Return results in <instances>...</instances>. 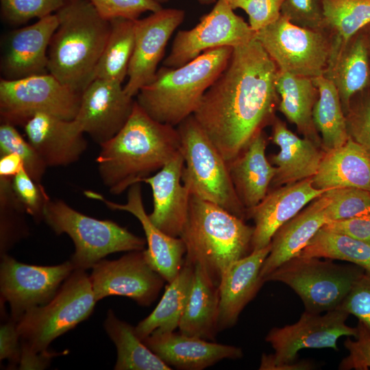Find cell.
<instances>
[{
	"instance_id": "46",
	"label": "cell",
	"mask_w": 370,
	"mask_h": 370,
	"mask_svg": "<svg viewBox=\"0 0 370 370\" xmlns=\"http://www.w3.org/2000/svg\"><path fill=\"white\" fill-rule=\"evenodd\" d=\"M357 329L356 340L347 338L344 342L349 354L341 360L339 369L367 370L370 368V332L360 321Z\"/></svg>"
},
{
	"instance_id": "26",
	"label": "cell",
	"mask_w": 370,
	"mask_h": 370,
	"mask_svg": "<svg viewBox=\"0 0 370 370\" xmlns=\"http://www.w3.org/2000/svg\"><path fill=\"white\" fill-rule=\"evenodd\" d=\"M272 125V141L280 151L270 158L271 163L277 169L271 184H288L312 178L325 152L321 151L310 139L297 136L278 119L274 118Z\"/></svg>"
},
{
	"instance_id": "38",
	"label": "cell",
	"mask_w": 370,
	"mask_h": 370,
	"mask_svg": "<svg viewBox=\"0 0 370 370\" xmlns=\"http://www.w3.org/2000/svg\"><path fill=\"white\" fill-rule=\"evenodd\" d=\"M26 214L12 189V179L0 177L1 255L7 254L16 243L29 234Z\"/></svg>"
},
{
	"instance_id": "19",
	"label": "cell",
	"mask_w": 370,
	"mask_h": 370,
	"mask_svg": "<svg viewBox=\"0 0 370 370\" xmlns=\"http://www.w3.org/2000/svg\"><path fill=\"white\" fill-rule=\"evenodd\" d=\"M58 26L56 14L10 33L1 61L3 78L17 79L49 73L48 49Z\"/></svg>"
},
{
	"instance_id": "27",
	"label": "cell",
	"mask_w": 370,
	"mask_h": 370,
	"mask_svg": "<svg viewBox=\"0 0 370 370\" xmlns=\"http://www.w3.org/2000/svg\"><path fill=\"white\" fill-rule=\"evenodd\" d=\"M266 145L264 134L260 131L239 155L227 162L235 190L246 211L264 199L276 174V167L266 157Z\"/></svg>"
},
{
	"instance_id": "33",
	"label": "cell",
	"mask_w": 370,
	"mask_h": 370,
	"mask_svg": "<svg viewBox=\"0 0 370 370\" xmlns=\"http://www.w3.org/2000/svg\"><path fill=\"white\" fill-rule=\"evenodd\" d=\"M108 335L116 347V370H171L137 336L135 327L118 319L109 310L103 323Z\"/></svg>"
},
{
	"instance_id": "14",
	"label": "cell",
	"mask_w": 370,
	"mask_h": 370,
	"mask_svg": "<svg viewBox=\"0 0 370 370\" xmlns=\"http://www.w3.org/2000/svg\"><path fill=\"white\" fill-rule=\"evenodd\" d=\"M74 270L70 260L40 266L18 262L7 254L1 255V298L9 304L11 318L17 322L29 310L49 302Z\"/></svg>"
},
{
	"instance_id": "22",
	"label": "cell",
	"mask_w": 370,
	"mask_h": 370,
	"mask_svg": "<svg viewBox=\"0 0 370 370\" xmlns=\"http://www.w3.org/2000/svg\"><path fill=\"white\" fill-rule=\"evenodd\" d=\"M184 160L181 151L155 174L142 180L152 190L151 221L173 237H180L187 220L190 193L182 181Z\"/></svg>"
},
{
	"instance_id": "28",
	"label": "cell",
	"mask_w": 370,
	"mask_h": 370,
	"mask_svg": "<svg viewBox=\"0 0 370 370\" xmlns=\"http://www.w3.org/2000/svg\"><path fill=\"white\" fill-rule=\"evenodd\" d=\"M312 182L322 190L357 188L370 191V151L349 136L344 145L325 153Z\"/></svg>"
},
{
	"instance_id": "36",
	"label": "cell",
	"mask_w": 370,
	"mask_h": 370,
	"mask_svg": "<svg viewBox=\"0 0 370 370\" xmlns=\"http://www.w3.org/2000/svg\"><path fill=\"white\" fill-rule=\"evenodd\" d=\"M324 30L332 43L347 42L370 24V0H322Z\"/></svg>"
},
{
	"instance_id": "16",
	"label": "cell",
	"mask_w": 370,
	"mask_h": 370,
	"mask_svg": "<svg viewBox=\"0 0 370 370\" xmlns=\"http://www.w3.org/2000/svg\"><path fill=\"white\" fill-rule=\"evenodd\" d=\"M185 18L177 8H162L143 18L134 20V47L129 64L125 92L136 96L155 77L168 41Z\"/></svg>"
},
{
	"instance_id": "12",
	"label": "cell",
	"mask_w": 370,
	"mask_h": 370,
	"mask_svg": "<svg viewBox=\"0 0 370 370\" xmlns=\"http://www.w3.org/2000/svg\"><path fill=\"white\" fill-rule=\"evenodd\" d=\"M255 38L280 71L310 78L324 74L332 47L325 30L296 25L282 15L256 32Z\"/></svg>"
},
{
	"instance_id": "25",
	"label": "cell",
	"mask_w": 370,
	"mask_h": 370,
	"mask_svg": "<svg viewBox=\"0 0 370 370\" xmlns=\"http://www.w3.org/2000/svg\"><path fill=\"white\" fill-rule=\"evenodd\" d=\"M330 200L328 190L275 232L271 242L270 252L261 267L260 275L262 281L283 263L299 256L328 222L325 208Z\"/></svg>"
},
{
	"instance_id": "13",
	"label": "cell",
	"mask_w": 370,
	"mask_h": 370,
	"mask_svg": "<svg viewBox=\"0 0 370 370\" xmlns=\"http://www.w3.org/2000/svg\"><path fill=\"white\" fill-rule=\"evenodd\" d=\"M255 34L225 0H217L196 26L177 33L163 66L180 67L206 50L246 43L255 37Z\"/></svg>"
},
{
	"instance_id": "51",
	"label": "cell",
	"mask_w": 370,
	"mask_h": 370,
	"mask_svg": "<svg viewBox=\"0 0 370 370\" xmlns=\"http://www.w3.org/2000/svg\"><path fill=\"white\" fill-rule=\"evenodd\" d=\"M22 168L23 161L16 153H9L0 156V177L12 179Z\"/></svg>"
},
{
	"instance_id": "31",
	"label": "cell",
	"mask_w": 370,
	"mask_h": 370,
	"mask_svg": "<svg viewBox=\"0 0 370 370\" xmlns=\"http://www.w3.org/2000/svg\"><path fill=\"white\" fill-rule=\"evenodd\" d=\"M275 87L280 97L279 110L297 126L306 138L319 144V138L312 119L319 91L312 78L278 69Z\"/></svg>"
},
{
	"instance_id": "17",
	"label": "cell",
	"mask_w": 370,
	"mask_h": 370,
	"mask_svg": "<svg viewBox=\"0 0 370 370\" xmlns=\"http://www.w3.org/2000/svg\"><path fill=\"white\" fill-rule=\"evenodd\" d=\"M135 104L122 84L95 78L82 94L74 119L99 145L114 137L129 119Z\"/></svg>"
},
{
	"instance_id": "41",
	"label": "cell",
	"mask_w": 370,
	"mask_h": 370,
	"mask_svg": "<svg viewBox=\"0 0 370 370\" xmlns=\"http://www.w3.org/2000/svg\"><path fill=\"white\" fill-rule=\"evenodd\" d=\"M70 0H0L3 19L12 25H21L32 18L55 14Z\"/></svg>"
},
{
	"instance_id": "2",
	"label": "cell",
	"mask_w": 370,
	"mask_h": 370,
	"mask_svg": "<svg viewBox=\"0 0 370 370\" xmlns=\"http://www.w3.org/2000/svg\"><path fill=\"white\" fill-rule=\"evenodd\" d=\"M96 159L101 180L119 195L158 171L180 152L175 127L151 118L136 103L122 129L100 145Z\"/></svg>"
},
{
	"instance_id": "50",
	"label": "cell",
	"mask_w": 370,
	"mask_h": 370,
	"mask_svg": "<svg viewBox=\"0 0 370 370\" xmlns=\"http://www.w3.org/2000/svg\"><path fill=\"white\" fill-rule=\"evenodd\" d=\"M346 121L349 136L370 151V101Z\"/></svg>"
},
{
	"instance_id": "29",
	"label": "cell",
	"mask_w": 370,
	"mask_h": 370,
	"mask_svg": "<svg viewBox=\"0 0 370 370\" xmlns=\"http://www.w3.org/2000/svg\"><path fill=\"white\" fill-rule=\"evenodd\" d=\"M323 75L336 88L345 112L352 97L363 90L369 79L368 50L364 38L353 40L352 37L343 45L332 44Z\"/></svg>"
},
{
	"instance_id": "11",
	"label": "cell",
	"mask_w": 370,
	"mask_h": 370,
	"mask_svg": "<svg viewBox=\"0 0 370 370\" xmlns=\"http://www.w3.org/2000/svg\"><path fill=\"white\" fill-rule=\"evenodd\" d=\"M82 93L62 84L50 73L17 79L0 80L1 123L24 125L36 113H47L73 120Z\"/></svg>"
},
{
	"instance_id": "45",
	"label": "cell",
	"mask_w": 370,
	"mask_h": 370,
	"mask_svg": "<svg viewBox=\"0 0 370 370\" xmlns=\"http://www.w3.org/2000/svg\"><path fill=\"white\" fill-rule=\"evenodd\" d=\"M234 10H243L249 25L255 32L276 21L281 16L284 0H225Z\"/></svg>"
},
{
	"instance_id": "8",
	"label": "cell",
	"mask_w": 370,
	"mask_h": 370,
	"mask_svg": "<svg viewBox=\"0 0 370 370\" xmlns=\"http://www.w3.org/2000/svg\"><path fill=\"white\" fill-rule=\"evenodd\" d=\"M43 221L57 234H67L75 251L70 261L75 269L86 270L110 254L143 250L146 240L110 220L87 216L60 199H49Z\"/></svg>"
},
{
	"instance_id": "21",
	"label": "cell",
	"mask_w": 370,
	"mask_h": 370,
	"mask_svg": "<svg viewBox=\"0 0 370 370\" xmlns=\"http://www.w3.org/2000/svg\"><path fill=\"white\" fill-rule=\"evenodd\" d=\"M27 140L47 166H67L87 148L84 132L75 120L36 113L23 125Z\"/></svg>"
},
{
	"instance_id": "47",
	"label": "cell",
	"mask_w": 370,
	"mask_h": 370,
	"mask_svg": "<svg viewBox=\"0 0 370 370\" xmlns=\"http://www.w3.org/2000/svg\"><path fill=\"white\" fill-rule=\"evenodd\" d=\"M338 308L356 316L370 332V275H361Z\"/></svg>"
},
{
	"instance_id": "24",
	"label": "cell",
	"mask_w": 370,
	"mask_h": 370,
	"mask_svg": "<svg viewBox=\"0 0 370 370\" xmlns=\"http://www.w3.org/2000/svg\"><path fill=\"white\" fill-rule=\"evenodd\" d=\"M271 247L270 243L252 251L232 264L223 275L219 286V332L235 325L243 308L264 283L260 273Z\"/></svg>"
},
{
	"instance_id": "1",
	"label": "cell",
	"mask_w": 370,
	"mask_h": 370,
	"mask_svg": "<svg viewBox=\"0 0 370 370\" xmlns=\"http://www.w3.org/2000/svg\"><path fill=\"white\" fill-rule=\"evenodd\" d=\"M278 72L276 64L255 37L236 46L193 113L227 162L273 121L279 101Z\"/></svg>"
},
{
	"instance_id": "32",
	"label": "cell",
	"mask_w": 370,
	"mask_h": 370,
	"mask_svg": "<svg viewBox=\"0 0 370 370\" xmlns=\"http://www.w3.org/2000/svg\"><path fill=\"white\" fill-rule=\"evenodd\" d=\"M194 271V266L184 261L177 275L168 283L155 309L135 327V332L142 341L151 333L174 332L179 327L190 294Z\"/></svg>"
},
{
	"instance_id": "9",
	"label": "cell",
	"mask_w": 370,
	"mask_h": 370,
	"mask_svg": "<svg viewBox=\"0 0 370 370\" xmlns=\"http://www.w3.org/2000/svg\"><path fill=\"white\" fill-rule=\"evenodd\" d=\"M365 273L360 267L338 264L332 259L297 256L283 263L263 279L291 287L306 310L321 313L338 309L356 282Z\"/></svg>"
},
{
	"instance_id": "44",
	"label": "cell",
	"mask_w": 370,
	"mask_h": 370,
	"mask_svg": "<svg viewBox=\"0 0 370 370\" xmlns=\"http://www.w3.org/2000/svg\"><path fill=\"white\" fill-rule=\"evenodd\" d=\"M281 15L296 25L324 30L322 0H284Z\"/></svg>"
},
{
	"instance_id": "35",
	"label": "cell",
	"mask_w": 370,
	"mask_h": 370,
	"mask_svg": "<svg viewBox=\"0 0 370 370\" xmlns=\"http://www.w3.org/2000/svg\"><path fill=\"white\" fill-rule=\"evenodd\" d=\"M110 23L109 36L96 67L95 78L122 84L127 76L134 47V20L117 18Z\"/></svg>"
},
{
	"instance_id": "20",
	"label": "cell",
	"mask_w": 370,
	"mask_h": 370,
	"mask_svg": "<svg viewBox=\"0 0 370 370\" xmlns=\"http://www.w3.org/2000/svg\"><path fill=\"white\" fill-rule=\"evenodd\" d=\"M327 190L315 188L312 178L306 179L267 194L256 206L247 209V217L254 221L251 251L269 245L284 223Z\"/></svg>"
},
{
	"instance_id": "7",
	"label": "cell",
	"mask_w": 370,
	"mask_h": 370,
	"mask_svg": "<svg viewBox=\"0 0 370 370\" xmlns=\"http://www.w3.org/2000/svg\"><path fill=\"white\" fill-rule=\"evenodd\" d=\"M177 130L184 160L182 181L190 195L212 202L244 219L241 202L230 176L227 162L192 114Z\"/></svg>"
},
{
	"instance_id": "42",
	"label": "cell",
	"mask_w": 370,
	"mask_h": 370,
	"mask_svg": "<svg viewBox=\"0 0 370 370\" xmlns=\"http://www.w3.org/2000/svg\"><path fill=\"white\" fill-rule=\"evenodd\" d=\"M12 189L27 214L35 221H43V212L50 199L41 185L36 182L24 167L12 179Z\"/></svg>"
},
{
	"instance_id": "39",
	"label": "cell",
	"mask_w": 370,
	"mask_h": 370,
	"mask_svg": "<svg viewBox=\"0 0 370 370\" xmlns=\"http://www.w3.org/2000/svg\"><path fill=\"white\" fill-rule=\"evenodd\" d=\"M9 153H16L22 160L23 167L29 175L36 182L41 184L48 166L30 143L18 132L15 125L1 123L0 156Z\"/></svg>"
},
{
	"instance_id": "34",
	"label": "cell",
	"mask_w": 370,
	"mask_h": 370,
	"mask_svg": "<svg viewBox=\"0 0 370 370\" xmlns=\"http://www.w3.org/2000/svg\"><path fill=\"white\" fill-rule=\"evenodd\" d=\"M319 91L312 119L326 151L344 145L349 138L347 121L334 84L323 75L312 78Z\"/></svg>"
},
{
	"instance_id": "52",
	"label": "cell",
	"mask_w": 370,
	"mask_h": 370,
	"mask_svg": "<svg viewBox=\"0 0 370 370\" xmlns=\"http://www.w3.org/2000/svg\"><path fill=\"white\" fill-rule=\"evenodd\" d=\"M154 1L158 2L160 4H162V3L167 2L169 0H154ZM198 1L200 3L205 4V5H209L216 1V0H198Z\"/></svg>"
},
{
	"instance_id": "10",
	"label": "cell",
	"mask_w": 370,
	"mask_h": 370,
	"mask_svg": "<svg viewBox=\"0 0 370 370\" xmlns=\"http://www.w3.org/2000/svg\"><path fill=\"white\" fill-rule=\"evenodd\" d=\"M346 311L338 308L324 314L305 311L295 323L273 328L265 341L275 350L273 354H263L259 369L308 370L314 367L308 360L297 361L298 352L305 348H332L338 352L340 337H356L358 329L348 326Z\"/></svg>"
},
{
	"instance_id": "3",
	"label": "cell",
	"mask_w": 370,
	"mask_h": 370,
	"mask_svg": "<svg viewBox=\"0 0 370 370\" xmlns=\"http://www.w3.org/2000/svg\"><path fill=\"white\" fill-rule=\"evenodd\" d=\"M58 26L48 49L50 74L79 93L95 79L108 40L110 21L89 0H70L55 13Z\"/></svg>"
},
{
	"instance_id": "30",
	"label": "cell",
	"mask_w": 370,
	"mask_h": 370,
	"mask_svg": "<svg viewBox=\"0 0 370 370\" xmlns=\"http://www.w3.org/2000/svg\"><path fill=\"white\" fill-rule=\"evenodd\" d=\"M179 327L182 334L213 341L217 334L219 291L198 266Z\"/></svg>"
},
{
	"instance_id": "4",
	"label": "cell",
	"mask_w": 370,
	"mask_h": 370,
	"mask_svg": "<svg viewBox=\"0 0 370 370\" xmlns=\"http://www.w3.org/2000/svg\"><path fill=\"white\" fill-rule=\"evenodd\" d=\"M254 227L221 206L190 195L180 238L184 261L199 267L217 286L229 267L251 252Z\"/></svg>"
},
{
	"instance_id": "23",
	"label": "cell",
	"mask_w": 370,
	"mask_h": 370,
	"mask_svg": "<svg viewBox=\"0 0 370 370\" xmlns=\"http://www.w3.org/2000/svg\"><path fill=\"white\" fill-rule=\"evenodd\" d=\"M143 343L169 367L184 370H201L223 359H238L240 347L211 342L175 332L151 333Z\"/></svg>"
},
{
	"instance_id": "18",
	"label": "cell",
	"mask_w": 370,
	"mask_h": 370,
	"mask_svg": "<svg viewBox=\"0 0 370 370\" xmlns=\"http://www.w3.org/2000/svg\"><path fill=\"white\" fill-rule=\"evenodd\" d=\"M140 184L136 183L127 189V201L123 204L108 200L95 191L85 190L84 193L86 197L101 201L111 210L125 211L136 217L145 234V252L149 263L169 283L184 263L186 247L180 237L165 234L151 221L143 206Z\"/></svg>"
},
{
	"instance_id": "5",
	"label": "cell",
	"mask_w": 370,
	"mask_h": 370,
	"mask_svg": "<svg viewBox=\"0 0 370 370\" xmlns=\"http://www.w3.org/2000/svg\"><path fill=\"white\" fill-rule=\"evenodd\" d=\"M85 271L75 269L49 302L29 310L18 320L19 369L48 367L51 343L90 316L97 301Z\"/></svg>"
},
{
	"instance_id": "43",
	"label": "cell",
	"mask_w": 370,
	"mask_h": 370,
	"mask_svg": "<svg viewBox=\"0 0 370 370\" xmlns=\"http://www.w3.org/2000/svg\"><path fill=\"white\" fill-rule=\"evenodd\" d=\"M105 20L123 18L136 20L144 12H154L162 8L154 0H89Z\"/></svg>"
},
{
	"instance_id": "40",
	"label": "cell",
	"mask_w": 370,
	"mask_h": 370,
	"mask_svg": "<svg viewBox=\"0 0 370 370\" xmlns=\"http://www.w3.org/2000/svg\"><path fill=\"white\" fill-rule=\"evenodd\" d=\"M331 200L325 208L328 222L370 214V191L357 188L329 189Z\"/></svg>"
},
{
	"instance_id": "49",
	"label": "cell",
	"mask_w": 370,
	"mask_h": 370,
	"mask_svg": "<svg viewBox=\"0 0 370 370\" xmlns=\"http://www.w3.org/2000/svg\"><path fill=\"white\" fill-rule=\"evenodd\" d=\"M21 354L16 321L10 318L0 328V359L8 360L10 367H18Z\"/></svg>"
},
{
	"instance_id": "37",
	"label": "cell",
	"mask_w": 370,
	"mask_h": 370,
	"mask_svg": "<svg viewBox=\"0 0 370 370\" xmlns=\"http://www.w3.org/2000/svg\"><path fill=\"white\" fill-rule=\"evenodd\" d=\"M299 256L340 260L370 275V244L321 228Z\"/></svg>"
},
{
	"instance_id": "48",
	"label": "cell",
	"mask_w": 370,
	"mask_h": 370,
	"mask_svg": "<svg viewBox=\"0 0 370 370\" xmlns=\"http://www.w3.org/2000/svg\"><path fill=\"white\" fill-rule=\"evenodd\" d=\"M322 228L370 244V214L330 221Z\"/></svg>"
},
{
	"instance_id": "6",
	"label": "cell",
	"mask_w": 370,
	"mask_h": 370,
	"mask_svg": "<svg viewBox=\"0 0 370 370\" xmlns=\"http://www.w3.org/2000/svg\"><path fill=\"white\" fill-rule=\"evenodd\" d=\"M233 47L210 49L177 68L163 66L136 95L138 105L153 119L177 127L193 114L214 80L227 66Z\"/></svg>"
},
{
	"instance_id": "15",
	"label": "cell",
	"mask_w": 370,
	"mask_h": 370,
	"mask_svg": "<svg viewBox=\"0 0 370 370\" xmlns=\"http://www.w3.org/2000/svg\"><path fill=\"white\" fill-rule=\"evenodd\" d=\"M91 269L89 277L97 301L116 295L149 306L165 282L149 263L145 249L128 251L117 260L103 258Z\"/></svg>"
}]
</instances>
